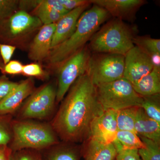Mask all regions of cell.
<instances>
[{
    "mask_svg": "<svg viewBox=\"0 0 160 160\" xmlns=\"http://www.w3.org/2000/svg\"><path fill=\"white\" fill-rule=\"evenodd\" d=\"M67 92L50 124L61 140L80 142L89 138L92 123L105 110L98 100L96 86L86 73Z\"/></svg>",
    "mask_w": 160,
    "mask_h": 160,
    "instance_id": "cell-1",
    "label": "cell"
},
{
    "mask_svg": "<svg viewBox=\"0 0 160 160\" xmlns=\"http://www.w3.org/2000/svg\"><path fill=\"white\" fill-rule=\"evenodd\" d=\"M110 16L106 10L95 5L84 12L71 35L51 49L46 60L49 67L57 69L66 60L84 48L100 26Z\"/></svg>",
    "mask_w": 160,
    "mask_h": 160,
    "instance_id": "cell-2",
    "label": "cell"
},
{
    "mask_svg": "<svg viewBox=\"0 0 160 160\" xmlns=\"http://www.w3.org/2000/svg\"><path fill=\"white\" fill-rule=\"evenodd\" d=\"M9 146L12 152L23 149L40 150L59 144L51 124L33 120L13 119Z\"/></svg>",
    "mask_w": 160,
    "mask_h": 160,
    "instance_id": "cell-3",
    "label": "cell"
},
{
    "mask_svg": "<svg viewBox=\"0 0 160 160\" xmlns=\"http://www.w3.org/2000/svg\"><path fill=\"white\" fill-rule=\"evenodd\" d=\"M135 29L122 20L114 18L106 22L90 40L89 49L95 53H111L125 56L134 46Z\"/></svg>",
    "mask_w": 160,
    "mask_h": 160,
    "instance_id": "cell-4",
    "label": "cell"
},
{
    "mask_svg": "<svg viewBox=\"0 0 160 160\" xmlns=\"http://www.w3.org/2000/svg\"><path fill=\"white\" fill-rule=\"evenodd\" d=\"M98 100L104 110L118 111L132 107H141L142 97L135 91L129 81L122 78L96 86Z\"/></svg>",
    "mask_w": 160,
    "mask_h": 160,
    "instance_id": "cell-5",
    "label": "cell"
},
{
    "mask_svg": "<svg viewBox=\"0 0 160 160\" xmlns=\"http://www.w3.org/2000/svg\"><path fill=\"white\" fill-rule=\"evenodd\" d=\"M42 26L35 16L18 10L10 17L0 20V43L15 46L22 44L38 32Z\"/></svg>",
    "mask_w": 160,
    "mask_h": 160,
    "instance_id": "cell-6",
    "label": "cell"
},
{
    "mask_svg": "<svg viewBox=\"0 0 160 160\" xmlns=\"http://www.w3.org/2000/svg\"><path fill=\"white\" fill-rule=\"evenodd\" d=\"M56 97L57 87L51 82L36 88L18 110L17 119H47L54 111Z\"/></svg>",
    "mask_w": 160,
    "mask_h": 160,
    "instance_id": "cell-7",
    "label": "cell"
},
{
    "mask_svg": "<svg viewBox=\"0 0 160 160\" xmlns=\"http://www.w3.org/2000/svg\"><path fill=\"white\" fill-rule=\"evenodd\" d=\"M125 56L111 53L90 55L86 73L94 86L110 82L123 78Z\"/></svg>",
    "mask_w": 160,
    "mask_h": 160,
    "instance_id": "cell-8",
    "label": "cell"
},
{
    "mask_svg": "<svg viewBox=\"0 0 160 160\" xmlns=\"http://www.w3.org/2000/svg\"><path fill=\"white\" fill-rule=\"evenodd\" d=\"M90 56L85 46L58 67L56 102H62L73 83L86 73Z\"/></svg>",
    "mask_w": 160,
    "mask_h": 160,
    "instance_id": "cell-9",
    "label": "cell"
},
{
    "mask_svg": "<svg viewBox=\"0 0 160 160\" xmlns=\"http://www.w3.org/2000/svg\"><path fill=\"white\" fill-rule=\"evenodd\" d=\"M152 69L153 66L149 56L137 46L132 48L125 56L123 78L132 84L148 74Z\"/></svg>",
    "mask_w": 160,
    "mask_h": 160,
    "instance_id": "cell-10",
    "label": "cell"
},
{
    "mask_svg": "<svg viewBox=\"0 0 160 160\" xmlns=\"http://www.w3.org/2000/svg\"><path fill=\"white\" fill-rule=\"evenodd\" d=\"M118 111L108 109L92 123L89 138L104 143H112L116 138Z\"/></svg>",
    "mask_w": 160,
    "mask_h": 160,
    "instance_id": "cell-11",
    "label": "cell"
},
{
    "mask_svg": "<svg viewBox=\"0 0 160 160\" xmlns=\"http://www.w3.org/2000/svg\"><path fill=\"white\" fill-rule=\"evenodd\" d=\"M35 89L33 78H28L18 82L14 89L0 101V115L12 116L17 112Z\"/></svg>",
    "mask_w": 160,
    "mask_h": 160,
    "instance_id": "cell-12",
    "label": "cell"
},
{
    "mask_svg": "<svg viewBox=\"0 0 160 160\" xmlns=\"http://www.w3.org/2000/svg\"><path fill=\"white\" fill-rule=\"evenodd\" d=\"M93 5L102 7L115 18L132 21L138 9L142 6L144 0H90Z\"/></svg>",
    "mask_w": 160,
    "mask_h": 160,
    "instance_id": "cell-13",
    "label": "cell"
},
{
    "mask_svg": "<svg viewBox=\"0 0 160 160\" xmlns=\"http://www.w3.org/2000/svg\"><path fill=\"white\" fill-rule=\"evenodd\" d=\"M55 28L56 23L43 25L40 28L29 46V59L40 62L47 59L52 49V42Z\"/></svg>",
    "mask_w": 160,
    "mask_h": 160,
    "instance_id": "cell-14",
    "label": "cell"
},
{
    "mask_svg": "<svg viewBox=\"0 0 160 160\" xmlns=\"http://www.w3.org/2000/svg\"><path fill=\"white\" fill-rule=\"evenodd\" d=\"M89 5L82 6L69 11L56 23L52 42V49L56 47L71 35L75 30L79 19Z\"/></svg>",
    "mask_w": 160,
    "mask_h": 160,
    "instance_id": "cell-15",
    "label": "cell"
},
{
    "mask_svg": "<svg viewBox=\"0 0 160 160\" xmlns=\"http://www.w3.org/2000/svg\"><path fill=\"white\" fill-rule=\"evenodd\" d=\"M135 133L140 137L160 143V123L152 119L146 114L144 109L139 107L135 123Z\"/></svg>",
    "mask_w": 160,
    "mask_h": 160,
    "instance_id": "cell-16",
    "label": "cell"
},
{
    "mask_svg": "<svg viewBox=\"0 0 160 160\" xmlns=\"http://www.w3.org/2000/svg\"><path fill=\"white\" fill-rule=\"evenodd\" d=\"M117 154L113 143H104L89 138L83 156L84 160H115Z\"/></svg>",
    "mask_w": 160,
    "mask_h": 160,
    "instance_id": "cell-17",
    "label": "cell"
},
{
    "mask_svg": "<svg viewBox=\"0 0 160 160\" xmlns=\"http://www.w3.org/2000/svg\"><path fill=\"white\" fill-rule=\"evenodd\" d=\"M132 85L135 91L142 97L160 94V71L153 69Z\"/></svg>",
    "mask_w": 160,
    "mask_h": 160,
    "instance_id": "cell-18",
    "label": "cell"
},
{
    "mask_svg": "<svg viewBox=\"0 0 160 160\" xmlns=\"http://www.w3.org/2000/svg\"><path fill=\"white\" fill-rule=\"evenodd\" d=\"M117 152L126 149H138L145 147L141 138L136 133L129 131H118L113 142Z\"/></svg>",
    "mask_w": 160,
    "mask_h": 160,
    "instance_id": "cell-19",
    "label": "cell"
},
{
    "mask_svg": "<svg viewBox=\"0 0 160 160\" xmlns=\"http://www.w3.org/2000/svg\"><path fill=\"white\" fill-rule=\"evenodd\" d=\"M139 107H129L118 111L117 122L118 131H129L135 133V123Z\"/></svg>",
    "mask_w": 160,
    "mask_h": 160,
    "instance_id": "cell-20",
    "label": "cell"
},
{
    "mask_svg": "<svg viewBox=\"0 0 160 160\" xmlns=\"http://www.w3.org/2000/svg\"><path fill=\"white\" fill-rule=\"evenodd\" d=\"M57 145L51 147L44 160H79L80 154L76 149Z\"/></svg>",
    "mask_w": 160,
    "mask_h": 160,
    "instance_id": "cell-21",
    "label": "cell"
},
{
    "mask_svg": "<svg viewBox=\"0 0 160 160\" xmlns=\"http://www.w3.org/2000/svg\"><path fill=\"white\" fill-rule=\"evenodd\" d=\"M134 46H137L143 52L152 57L156 55L160 54V40L152 38L150 37H135L133 40Z\"/></svg>",
    "mask_w": 160,
    "mask_h": 160,
    "instance_id": "cell-22",
    "label": "cell"
},
{
    "mask_svg": "<svg viewBox=\"0 0 160 160\" xmlns=\"http://www.w3.org/2000/svg\"><path fill=\"white\" fill-rule=\"evenodd\" d=\"M142 97L141 107L149 117L160 123V94Z\"/></svg>",
    "mask_w": 160,
    "mask_h": 160,
    "instance_id": "cell-23",
    "label": "cell"
},
{
    "mask_svg": "<svg viewBox=\"0 0 160 160\" xmlns=\"http://www.w3.org/2000/svg\"><path fill=\"white\" fill-rule=\"evenodd\" d=\"M145 146L138 149L142 160H160V144L146 138L140 137Z\"/></svg>",
    "mask_w": 160,
    "mask_h": 160,
    "instance_id": "cell-24",
    "label": "cell"
},
{
    "mask_svg": "<svg viewBox=\"0 0 160 160\" xmlns=\"http://www.w3.org/2000/svg\"><path fill=\"white\" fill-rule=\"evenodd\" d=\"M12 116L0 115V146H9L12 138Z\"/></svg>",
    "mask_w": 160,
    "mask_h": 160,
    "instance_id": "cell-25",
    "label": "cell"
},
{
    "mask_svg": "<svg viewBox=\"0 0 160 160\" xmlns=\"http://www.w3.org/2000/svg\"><path fill=\"white\" fill-rule=\"evenodd\" d=\"M34 12V16L40 20L43 25L56 23L66 14L51 9L39 8L35 9Z\"/></svg>",
    "mask_w": 160,
    "mask_h": 160,
    "instance_id": "cell-26",
    "label": "cell"
},
{
    "mask_svg": "<svg viewBox=\"0 0 160 160\" xmlns=\"http://www.w3.org/2000/svg\"><path fill=\"white\" fill-rule=\"evenodd\" d=\"M22 74L29 78L35 77L42 80L46 79L48 78V73L37 63L24 65Z\"/></svg>",
    "mask_w": 160,
    "mask_h": 160,
    "instance_id": "cell-27",
    "label": "cell"
},
{
    "mask_svg": "<svg viewBox=\"0 0 160 160\" xmlns=\"http://www.w3.org/2000/svg\"><path fill=\"white\" fill-rule=\"evenodd\" d=\"M19 1L0 0V20L10 17L18 11Z\"/></svg>",
    "mask_w": 160,
    "mask_h": 160,
    "instance_id": "cell-28",
    "label": "cell"
},
{
    "mask_svg": "<svg viewBox=\"0 0 160 160\" xmlns=\"http://www.w3.org/2000/svg\"><path fill=\"white\" fill-rule=\"evenodd\" d=\"M39 151L23 149L12 153L11 160H44Z\"/></svg>",
    "mask_w": 160,
    "mask_h": 160,
    "instance_id": "cell-29",
    "label": "cell"
},
{
    "mask_svg": "<svg viewBox=\"0 0 160 160\" xmlns=\"http://www.w3.org/2000/svg\"><path fill=\"white\" fill-rule=\"evenodd\" d=\"M37 8L51 9L64 14L69 12L63 7L58 0H38Z\"/></svg>",
    "mask_w": 160,
    "mask_h": 160,
    "instance_id": "cell-30",
    "label": "cell"
},
{
    "mask_svg": "<svg viewBox=\"0 0 160 160\" xmlns=\"http://www.w3.org/2000/svg\"><path fill=\"white\" fill-rule=\"evenodd\" d=\"M18 82H13L9 79L5 75L0 76V101L6 97L12 90Z\"/></svg>",
    "mask_w": 160,
    "mask_h": 160,
    "instance_id": "cell-31",
    "label": "cell"
},
{
    "mask_svg": "<svg viewBox=\"0 0 160 160\" xmlns=\"http://www.w3.org/2000/svg\"><path fill=\"white\" fill-rule=\"evenodd\" d=\"M23 66L22 63L18 61H10L4 66L1 70L3 75H18L22 74Z\"/></svg>",
    "mask_w": 160,
    "mask_h": 160,
    "instance_id": "cell-32",
    "label": "cell"
},
{
    "mask_svg": "<svg viewBox=\"0 0 160 160\" xmlns=\"http://www.w3.org/2000/svg\"><path fill=\"white\" fill-rule=\"evenodd\" d=\"M16 49V47L12 45L0 43V55L4 65L10 62Z\"/></svg>",
    "mask_w": 160,
    "mask_h": 160,
    "instance_id": "cell-33",
    "label": "cell"
},
{
    "mask_svg": "<svg viewBox=\"0 0 160 160\" xmlns=\"http://www.w3.org/2000/svg\"><path fill=\"white\" fill-rule=\"evenodd\" d=\"M60 4L68 11H71L81 6L90 5V1L87 0H58Z\"/></svg>",
    "mask_w": 160,
    "mask_h": 160,
    "instance_id": "cell-34",
    "label": "cell"
},
{
    "mask_svg": "<svg viewBox=\"0 0 160 160\" xmlns=\"http://www.w3.org/2000/svg\"><path fill=\"white\" fill-rule=\"evenodd\" d=\"M115 160H142L138 149H126L118 152Z\"/></svg>",
    "mask_w": 160,
    "mask_h": 160,
    "instance_id": "cell-35",
    "label": "cell"
},
{
    "mask_svg": "<svg viewBox=\"0 0 160 160\" xmlns=\"http://www.w3.org/2000/svg\"><path fill=\"white\" fill-rule=\"evenodd\" d=\"M12 153L8 146H0V160H11Z\"/></svg>",
    "mask_w": 160,
    "mask_h": 160,
    "instance_id": "cell-36",
    "label": "cell"
},
{
    "mask_svg": "<svg viewBox=\"0 0 160 160\" xmlns=\"http://www.w3.org/2000/svg\"><path fill=\"white\" fill-rule=\"evenodd\" d=\"M4 65H4V63H3L2 60L1 55H0V71L2 69Z\"/></svg>",
    "mask_w": 160,
    "mask_h": 160,
    "instance_id": "cell-37",
    "label": "cell"
}]
</instances>
